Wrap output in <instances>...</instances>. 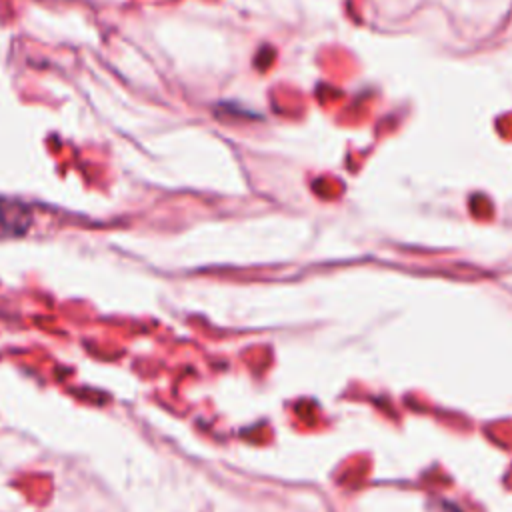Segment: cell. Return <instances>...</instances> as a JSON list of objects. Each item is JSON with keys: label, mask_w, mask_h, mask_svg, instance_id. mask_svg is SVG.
Here are the masks:
<instances>
[{"label": "cell", "mask_w": 512, "mask_h": 512, "mask_svg": "<svg viewBox=\"0 0 512 512\" xmlns=\"http://www.w3.org/2000/svg\"><path fill=\"white\" fill-rule=\"evenodd\" d=\"M32 224V212L26 204L0 198V238H16L28 232Z\"/></svg>", "instance_id": "cell-1"}]
</instances>
